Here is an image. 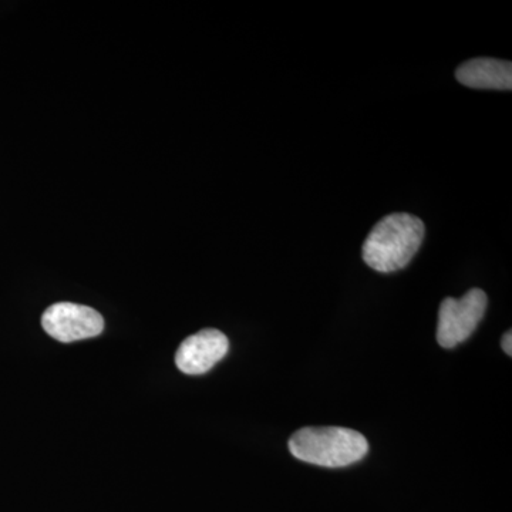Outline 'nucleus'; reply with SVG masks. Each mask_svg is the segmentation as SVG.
Instances as JSON below:
<instances>
[{
	"label": "nucleus",
	"mask_w": 512,
	"mask_h": 512,
	"mask_svg": "<svg viewBox=\"0 0 512 512\" xmlns=\"http://www.w3.org/2000/svg\"><path fill=\"white\" fill-rule=\"evenodd\" d=\"M426 228L419 217L406 212L387 215L377 222L363 244L366 265L382 274L406 268L419 251Z\"/></svg>",
	"instance_id": "nucleus-1"
},
{
	"label": "nucleus",
	"mask_w": 512,
	"mask_h": 512,
	"mask_svg": "<svg viewBox=\"0 0 512 512\" xmlns=\"http://www.w3.org/2000/svg\"><path fill=\"white\" fill-rule=\"evenodd\" d=\"M289 450L303 463L342 468L362 461L369 443L359 431L345 427H305L293 434Z\"/></svg>",
	"instance_id": "nucleus-2"
},
{
	"label": "nucleus",
	"mask_w": 512,
	"mask_h": 512,
	"mask_svg": "<svg viewBox=\"0 0 512 512\" xmlns=\"http://www.w3.org/2000/svg\"><path fill=\"white\" fill-rule=\"evenodd\" d=\"M488 298L481 289H470L460 299L447 298L441 302L437 342L446 349L466 342L483 320Z\"/></svg>",
	"instance_id": "nucleus-3"
},
{
	"label": "nucleus",
	"mask_w": 512,
	"mask_h": 512,
	"mask_svg": "<svg viewBox=\"0 0 512 512\" xmlns=\"http://www.w3.org/2000/svg\"><path fill=\"white\" fill-rule=\"evenodd\" d=\"M42 326L50 338L70 343L99 336L104 330V320L89 306L59 302L43 313Z\"/></svg>",
	"instance_id": "nucleus-4"
},
{
	"label": "nucleus",
	"mask_w": 512,
	"mask_h": 512,
	"mask_svg": "<svg viewBox=\"0 0 512 512\" xmlns=\"http://www.w3.org/2000/svg\"><path fill=\"white\" fill-rule=\"evenodd\" d=\"M228 349V338L220 330H201L181 343L175 365L185 375H204L227 356Z\"/></svg>",
	"instance_id": "nucleus-5"
},
{
	"label": "nucleus",
	"mask_w": 512,
	"mask_h": 512,
	"mask_svg": "<svg viewBox=\"0 0 512 512\" xmlns=\"http://www.w3.org/2000/svg\"><path fill=\"white\" fill-rule=\"evenodd\" d=\"M456 77L470 89L511 90L512 64L490 57L468 60L458 67Z\"/></svg>",
	"instance_id": "nucleus-6"
},
{
	"label": "nucleus",
	"mask_w": 512,
	"mask_h": 512,
	"mask_svg": "<svg viewBox=\"0 0 512 512\" xmlns=\"http://www.w3.org/2000/svg\"><path fill=\"white\" fill-rule=\"evenodd\" d=\"M501 345H503V350L505 353H507L508 356H512V333L511 330H508L507 333L503 336V342H501Z\"/></svg>",
	"instance_id": "nucleus-7"
}]
</instances>
